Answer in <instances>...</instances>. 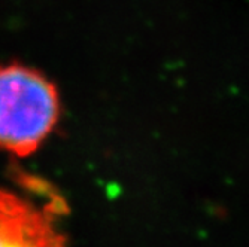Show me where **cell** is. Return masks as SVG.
<instances>
[{"label":"cell","mask_w":249,"mask_h":247,"mask_svg":"<svg viewBox=\"0 0 249 247\" xmlns=\"http://www.w3.org/2000/svg\"><path fill=\"white\" fill-rule=\"evenodd\" d=\"M60 118L57 86L33 67L0 66V149L19 158L35 153Z\"/></svg>","instance_id":"obj_1"},{"label":"cell","mask_w":249,"mask_h":247,"mask_svg":"<svg viewBox=\"0 0 249 247\" xmlns=\"http://www.w3.org/2000/svg\"><path fill=\"white\" fill-rule=\"evenodd\" d=\"M0 247H66V238L48 210L0 189Z\"/></svg>","instance_id":"obj_2"}]
</instances>
